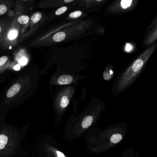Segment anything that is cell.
<instances>
[{"label": "cell", "mask_w": 157, "mask_h": 157, "mask_svg": "<svg viewBox=\"0 0 157 157\" xmlns=\"http://www.w3.org/2000/svg\"><path fill=\"white\" fill-rule=\"evenodd\" d=\"M94 121V116L93 115H88L84 117L80 124V127L82 131L86 130L93 124Z\"/></svg>", "instance_id": "8"}, {"label": "cell", "mask_w": 157, "mask_h": 157, "mask_svg": "<svg viewBox=\"0 0 157 157\" xmlns=\"http://www.w3.org/2000/svg\"><path fill=\"white\" fill-rule=\"evenodd\" d=\"M25 49H19L14 53L13 60L10 62L8 69L18 71L22 67L26 66L28 63L29 58Z\"/></svg>", "instance_id": "5"}, {"label": "cell", "mask_w": 157, "mask_h": 157, "mask_svg": "<svg viewBox=\"0 0 157 157\" xmlns=\"http://www.w3.org/2000/svg\"><path fill=\"white\" fill-rule=\"evenodd\" d=\"M13 6L12 2L10 1H0V15L5 14Z\"/></svg>", "instance_id": "10"}, {"label": "cell", "mask_w": 157, "mask_h": 157, "mask_svg": "<svg viewBox=\"0 0 157 157\" xmlns=\"http://www.w3.org/2000/svg\"><path fill=\"white\" fill-rule=\"evenodd\" d=\"M82 12L80 11H75V12H72V13L70 14V17L71 18H77L81 16L82 15Z\"/></svg>", "instance_id": "17"}, {"label": "cell", "mask_w": 157, "mask_h": 157, "mask_svg": "<svg viewBox=\"0 0 157 157\" xmlns=\"http://www.w3.org/2000/svg\"><path fill=\"white\" fill-rule=\"evenodd\" d=\"M97 2H101V1H102V0H99H99H97Z\"/></svg>", "instance_id": "22"}, {"label": "cell", "mask_w": 157, "mask_h": 157, "mask_svg": "<svg viewBox=\"0 0 157 157\" xmlns=\"http://www.w3.org/2000/svg\"><path fill=\"white\" fill-rule=\"evenodd\" d=\"M157 39V26L154 31L149 35L146 41V45H147L151 44L153 41H155Z\"/></svg>", "instance_id": "13"}, {"label": "cell", "mask_w": 157, "mask_h": 157, "mask_svg": "<svg viewBox=\"0 0 157 157\" xmlns=\"http://www.w3.org/2000/svg\"><path fill=\"white\" fill-rule=\"evenodd\" d=\"M67 9H68V8L67 6H63L57 10L55 12V14L57 15H60L62 14L63 13H65L67 11Z\"/></svg>", "instance_id": "18"}, {"label": "cell", "mask_w": 157, "mask_h": 157, "mask_svg": "<svg viewBox=\"0 0 157 157\" xmlns=\"http://www.w3.org/2000/svg\"><path fill=\"white\" fill-rule=\"evenodd\" d=\"M12 19L5 18L0 20V43L2 42Z\"/></svg>", "instance_id": "7"}, {"label": "cell", "mask_w": 157, "mask_h": 157, "mask_svg": "<svg viewBox=\"0 0 157 157\" xmlns=\"http://www.w3.org/2000/svg\"><path fill=\"white\" fill-rule=\"evenodd\" d=\"M21 26L17 21V16L12 18L2 42L0 43L1 50L12 49L18 43L20 39Z\"/></svg>", "instance_id": "4"}, {"label": "cell", "mask_w": 157, "mask_h": 157, "mask_svg": "<svg viewBox=\"0 0 157 157\" xmlns=\"http://www.w3.org/2000/svg\"><path fill=\"white\" fill-rule=\"evenodd\" d=\"M132 154H127V155L123 156L122 157H132Z\"/></svg>", "instance_id": "21"}, {"label": "cell", "mask_w": 157, "mask_h": 157, "mask_svg": "<svg viewBox=\"0 0 157 157\" xmlns=\"http://www.w3.org/2000/svg\"><path fill=\"white\" fill-rule=\"evenodd\" d=\"M132 49V46L130 44H127L125 47V50L127 52H130Z\"/></svg>", "instance_id": "19"}, {"label": "cell", "mask_w": 157, "mask_h": 157, "mask_svg": "<svg viewBox=\"0 0 157 157\" xmlns=\"http://www.w3.org/2000/svg\"><path fill=\"white\" fill-rule=\"evenodd\" d=\"M66 37V34L64 32H59L56 33L53 36V40L56 42H60L64 40Z\"/></svg>", "instance_id": "14"}, {"label": "cell", "mask_w": 157, "mask_h": 157, "mask_svg": "<svg viewBox=\"0 0 157 157\" xmlns=\"http://www.w3.org/2000/svg\"><path fill=\"white\" fill-rule=\"evenodd\" d=\"M16 16L17 21L21 26H25V25H27L29 22L30 18L28 16L25 15L17 16V15Z\"/></svg>", "instance_id": "12"}, {"label": "cell", "mask_w": 157, "mask_h": 157, "mask_svg": "<svg viewBox=\"0 0 157 157\" xmlns=\"http://www.w3.org/2000/svg\"><path fill=\"white\" fill-rule=\"evenodd\" d=\"M132 0H122L121 2V6L123 9H126L132 6Z\"/></svg>", "instance_id": "16"}, {"label": "cell", "mask_w": 157, "mask_h": 157, "mask_svg": "<svg viewBox=\"0 0 157 157\" xmlns=\"http://www.w3.org/2000/svg\"><path fill=\"white\" fill-rule=\"evenodd\" d=\"M124 135V130L122 128H114L105 131L98 137L93 150L96 153H100L108 150L119 143Z\"/></svg>", "instance_id": "3"}, {"label": "cell", "mask_w": 157, "mask_h": 157, "mask_svg": "<svg viewBox=\"0 0 157 157\" xmlns=\"http://www.w3.org/2000/svg\"><path fill=\"white\" fill-rule=\"evenodd\" d=\"M6 116L0 114V157H15L22 149L28 127L12 125L6 122Z\"/></svg>", "instance_id": "1"}, {"label": "cell", "mask_w": 157, "mask_h": 157, "mask_svg": "<svg viewBox=\"0 0 157 157\" xmlns=\"http://www.w3.org/2000/svg\"><path fill=\"white\" fill-rule=\"evenodd\" d=\"M73 81V78L69 75L61 76L58 79V82L60 85H68L71 84Z\"/></svg>", "instance_id": "11"}, {"label": "cell", "mask_w": 157, "mask_h": 157, "mask_svg": "<svg viewBox=\"0 0 157 157\" xmlns=\"http://www.w3.org/2000/svg\"><path fill=\"white\" fill-rule=\"evenodd\" d=\"M155 48L156 45H153L144 52V53L134 62L132 65L124 74L120 80L119 87L118 88L119 92L122 91L132 84L136 77L140 73L146 63L154 52Z\"/></svg>", "instance_id": "2"}, {"label": "cell", "mask_w": 157, "mask_h": 157, "mask_svg": "<svg viewBox=\"0 0 157 157\" xmlns=\"http://www.w3.org/2000/svg\"><path fill=\"white\" fill-rule=\"evenodd\" d=\"M41 17H42V14L41 13H39V12L35 13L32 15L31 18H30L31 22H32L33 24H36L37 23L39 22L40 20L41 19Z\"/></svg>", "instance_id": "15"}, {"label": "cell", "mask_w": 157, "mask_h": 157, "mask_svg": "<svg viewBox=\"0 0 157 157\" xmlns=\"http://www.w3.org/2000/svg\"><path fill=\"white\" fill-rule=\"evenodd\" d=\"M10 60L6 55L0 57V75L8 69L10 65Z\"/></svg>", "instance_id": "9"}, {"label": "cell", "mask_w": 157, "mask_h": 157, "mask_svg": "<svg viewBox=\"0 0 157 157\" xmlns=\"http://www.w3.org/2000/svg\"><path fill=\"white\" fill-rule=\"evenodd\" d=\"M74 2V0H65L64 2L66 3H70Z\"/></svg>", "instance_id": "20"}, {"label": "cell", "mask_w": 157, "mask_h": 157, "mask_svg": "<svg viewBox=\"0 0 157 157\" xmlns=\"http://www.w3.org/2000/svg\"><path fill=\"white\" fill-rule=\"evenodd\" d=\"M45 150L49 157H68L62 152L49 145H45Z\"/></svg>", "instance_id": "6"}]
</instances>
